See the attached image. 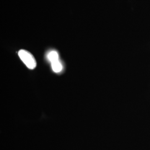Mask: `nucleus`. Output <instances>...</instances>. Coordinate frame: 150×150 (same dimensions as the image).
Returning <instances> with one entry per match:
<instances>
[{
    "label": "nucleus",
    "instance_id": "nucleus-3",
    "mask_svg": "<svg viewBox=\"0 0 150 150\" xmlns=\"http://www.w3.org/2000/svg\"><path fill=\"white\" fill-rule=\"evenodd\" d=\"M59 54L55 51H52L50 52H49L47 54V59L50 61L51 63L54 62L56 61L59 60Z\"/></svg>",
    "mask_w": 150,
    "mask_h": 150
},
{
    "label": "nucleus",
    "instance_id": "nucleus-1",
    "mask_svg": "<svg viewBox=\"0 0 150 150\" xmlns=\"http://www.w3.org/2000/svg\"><path fill=\"white\" fill-rule=\"evenodd\" d=\"M18 54L20 59L29 69L33 70L36 67V61L30 52L25 50H21Z\"/></svg>",
    "mask_w": 150,
    "mask_h": 150
},
{
    "label": "nucleus",
    "instance_id": "nucleus-2",
    "mask_svg": "<svg viewBox=\"0 0 150 150\" xmlns=\"http://www.w3.org/2000/svg\"><path fill=\"white\" fill-rule=\"evenodd\" d=\"M51 66H52V69L56 73H59L62 70V65L59 60L52 62Z\"/></svg>",
    "mask_w": 150,
    "mask_h": 150
}]
</instances>
